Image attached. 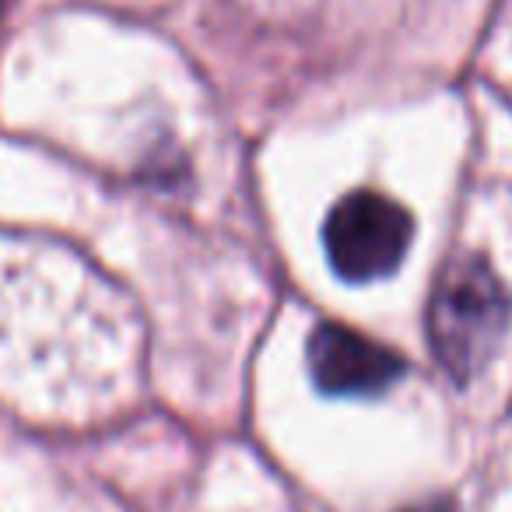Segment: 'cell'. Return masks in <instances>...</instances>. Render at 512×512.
Masks as SVG:
<instances>
[{"label": "cell", "mask_w": 512, "mask_h": 512, "mask_svg": "<svg viewBox=\"0 0 512 512\" xmlns=\"http://www.w3.org/2000/svg\"><path fill=\"white\" fill-rule=\"evenodd\" d=\"M509 320V295L488 260L453 256L428 299V348L453 383H470L495 358Z\"/></svg>", "instance_id": "6da1fadb"}, {"label": "cell", "mask_w": 512, "mask_h": 512, "mask_svg": "<svg viewBox=\"0 0 512 512\" xmlns=\"http://www.w3.org/2000/svg\"><path fill=\"white\" fill-rule=\"evenodd\" d=\"M414 239V221L397 200L355 190L334 204L323 221V249L337 278L372 285L404 264Z\"/></svg>", "instance_id": "7a4b0ae2"}, {"label": "cell", "mask_w": 512, "mask_h": 512, "mask_svg": "<svg viewBox=\"0 0 512 512\" xmlns=\"http://www.w3.org/2000/svg\"><path fill=\"white\" fill-rule=\"evenodd\" d=\"M306 362L316 390H323L327 397H379L407 369L393 348H383L372 337L341 323H323L313 330L306 344Z\"/></svg>", "instance_id": "3957f363"}, {"label": "cell", "mask_w": 512, "mask_h": 512, "mask_svg": "<svg viewBox=\"0 0 512 512\" xmlns=\"http://www.w3.org/2000/svg\"><path fill=\"white\" fill-rule=\"evenodd\" d=\"M411 512H453V509L442 505V502H435V505H418V509H411Z\"/></svg>", "instance_id": "277c9868"}]
</instances>
